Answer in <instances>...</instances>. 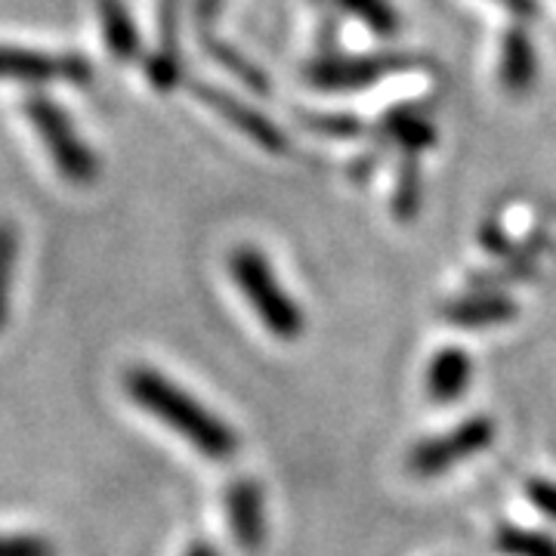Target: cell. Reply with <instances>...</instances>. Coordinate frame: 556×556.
<instances>
[{
  "instance_id": "obj_7",
  "label": "cell",
  "mask_w": 556,
  "mask_h": 556,
  "mask_svg": "<svg viewBox=\"0 0 556 556\" xmlns=\"http://www.w3.org/2000/svg\"><path fill=\"white\" fill-rule=\"evenodd\" d=\"M396 68H405V60H399V56H321L306 65L303 78L316 90L346 93V90L371 87L375 80L396 72Z\"/></svg>"
},
{
  "instance_id": "obj_2",
  "label": "cell",
  "mask_w": 556,
  "mask_h": 556,
  "mask_svg": "<svg viewBox=\"0 0 556 556\" xmlns=\"http://www.w3.org/2000/svg\"><path fill=\"white\" fill-rule=\"evenodd\" d=\"M229 276L273 338L285 340V343H294V340L303 338V331H306L303 306L281 288L273 263L260 248H254V244L232 248Z\"/></svg>"
},
{
  "instance_id": "obj_16",
  "label": "cell",
  "mask_w": 556,
  "mask_h": 556,
  "mask_svg": "<svg viewBox=\"0 0 556 556\" xmlns=\"http://www.w3.org/2000/svg\"><path fill=\"white\" fill-rule=\"evenodd\" d=\"M20 260V229L13 219H0V331L10 321V298H13V278Z\"/></svg>"
},
{
  "instance_id": "obj_17",
  "label": "cell",
  "mask_w": 556,
  "mask_h": 556,
  "mask_svg": "<svg viewBox=\"0 0 556 556\" xmlns=\"http://www.w3.org/2000/svg\"><path fill=\"white\" fill-rule=\"evenodd\" d=\"M495 547L504 556H556V538L538 529L504 526L495 538Z\"/></svg>"
},
{
  "instance_id": "obj_9",
  "label": "cell",
  "mask_w": 556,
  "mask_h": 556,
  "mask_svg": "<svg viewBox=\"0 0 556 556\" xmlns=\"http://www.w3.org/2000/svg\"><path fill=\"white\" fill-rule=\"evenodd\" d=\"M146 78L159 90H177L182 78V50H179V0H161L159 7V47L146 62Z\"/></svg>"
},
{
  "instance_id": "obj_3",
  "label": "cell",
  "mask_w": 556,
  "mask_h": 556,
  "mask_svg": "<svg viewBox=\"0 0 556 556\" xmlns=\"http://www.w3.org/2000/svg\"><path fill=\"white\" fill-rule=\"evenodd\" d=\"M22 112L35 127L40 146L47 149V155L62 179H68L72 186H90L100 177V155L87 146V139L80 137L75 121L60 102L43 97V93H31L22 100Z\"/></svg>"
},
{
  "instance_id": "obj_21",
  "label": "cell",
  "mask_w": 556,
  "mask_h": 556,
  "mask_svg": "<svg viewBox=\"0 0 556 556\" xmlns=\"http://www.w3.org/2000/svg\"><path fill=\"white\" fill-rule=\"evenodd\" d=\"M303 124H306L309 130L321 134V137L343 139L358 134V121L346 118V115H303Z\"/></svg>"
},
{
  "instance_id": "obj_14",
  "label": "cell",
  "mask_w": 556,
  "mask_h": 556,
  "mask_svg": "<svg viewBox=\"0 0 556 556\" xmlns=\"http://www.w3.org/2000/svg\"><path fill=\"white\" fill-rule=\"evenodd\" d=\"M383 134L390 139H396L405 152H424V149H430L437 142L433 124L424 115H417V112H408V109H393L383 118Z\"/></svg>"
},
{
  "instance_id": "obj_15",
  "label": "cell",
  "mask_w": 556,
  "mask_h": 556,
  "mask_svg": "<svg viewBox=\"0 0 556 556\" xmlns=\"http://www.w3.org/2000/svg\"><path fill=\"white\" fill-rule=\"evenodd\" d=\"M201 43H204V50H207V53H211L223 68H229L241 84H248V87H251V90H257V93H266V90H269V80H266V75H263L257 65L248 60L244 53H239L236 47L223 43V40L214 38L211 31H201Z\"/></svg>"
},
{
  "instance_id": "obj_23",
  "label": "cell",
  "mask_w": 556,
  "mask_h": 556,
  "mask_svg": "<svg viewBox=\"0 0 556 556\" xmlns=\"http://www.w3.org/2000/svg\"><path fill=\"white\" fill-rule=\"evenodd\" d=\"M223 7H226V0H192V16H195V25L201 31H211V25L217 22Z\"/></svg>"
},
{
  "instance_id": "obj_13",
  "label": "cell",
  "mask_w": 556,
  "mask_h": 556,
  "mask_svg": "<svg viewBox=\"0 0 556 556\" xmlns=\"http://www.w3.org/2000/svg\"><path fill=\"white\" fill-rule=\"evenodd\" d=\"M538 75V56L535 47L522 28L507 31L504 50H501V80L510 93H526Z\"/></svg>"
},
{
  "instance_id": "obj_4",
  "label": "cell",
  "mask_w": 556,
  "mask_h": 556,
  "mask_svg": "<svg viewBox=\"0 0 556 556\" xmlns=\"http://www.w3.org/2000/svg\"><path fill=\"white\" fill-rule=\"evenodd\" d=\"M495 439V424L489 417H470L452 427L448 433L424 439L408 452V473L420 479H433L455 470L457 464L485 452Z\"/></svg>"
},
{
  "instance_id": "obj_26",
  "label": "cell",
  "mask_w": 556,
  "mask_h": 556,
  "mask_svg": "<svg viewBox=\"0 0 556 556\" xmlns=\"http://www.w3.org/2000/svg\"><path fill=\"white\" fill-rule=\"evenodd\" d=\"M316 3H328V0H316Z\"/></svg>"
},
{
  "instance_id": "obj_25",
  "label": "cell",
  "mask_w": 556,
  "mask_h": 556,
  "mask_svg": "<svg viewBox=\"0 0 556 556\" xmlns=\"http://www.w3.org/2000/svg\"><path fill=\"white\" fill-rule=\"evenodd\" d=\"M507 3H510L517 13H522V16H529V13H532V7H535L532 0H507Z\"/></svg>"
},
{
  "instance_id": "obj_1",
  "label": "cell",
  "mask_w": 556,
  "mask_h": 556,
  "mask_svg": "<svg viewBox=\"0 0 556 556\" xmlns=\"http://www.w3.org/2000/svg\"><path fill=\"white\" fill-rule=\"evenodd\" d=\"M124 390L146 415L159 417L164 427H170L207 460L226 464L239 455L236 430L223 417L214 415L204 402L186 393L177 380H170L149 365H137L124 375Z\"/></svg>"
},
{
  "instance_id": "obj_5",
  "label": "cell",
  "mask_w": 556,
  "mask_h": 556,
  "mask_svg": "<svg viewBox=\"0 0 556 556\" xmlns=\"http://www.w3.org/2000/svg\"><path fill=\"white\" fill-rule=\"evenodd\" d=\"M0 80H20V84H90L93 65L80 53H47L35 47L0 43Z\"/></svg>"
},
{
  "instance_id": "obj_8",
  "label": "cell",
  "mask_w": 556,
  "mask_h": 556,
  "mask_svg": "<svg viewBox=\"0 0 556 556\" xmlns=\"http://www.w3.org/2000/svg\"><path fill=\"white\" fill-rule=\"evenodd\" d=\"M226 517L241 551H260L266 541V497L257 479L236 477L226 489Z\"/></svg>"
},
{
  "instance_id": "obj_19",
  "label": "cell",
  "mask_w": 556,
  "mask_h": 556,
  "mask_svg": "<svg viewBox=\"0 0 556 556\" xmlns=\"http://www.w3.org/2000/svg\"><path fill=\"white\" fill-rule=\"evenodd\" d=\"M417 204H420V174L415 170V164H405V170L399 174L393 207H396L399 217L408 219V217H415Z\"/></svg>"
},
{
  "instance_id": "obj_10",
  "label": "cell",
  "mask_w": 556,
  "mask_h": 556,
  "mask_svg": "<svg viewBox=\"0 0 556 556\" xmlns=\"http://www.w3.org/2000/svg\"><path fill=\"white\" fill-rule=\"evenodd\" d=\"M97 20L102 25V38H105L112 60L121 65L137 62L142 38H139V25L127 0H97Z\"/></svg>"
},
{
  "instance_id": "obj_18",
  "label": "cell",
  "mask_w": 556,
  "mask_h": 556,
  "mask_svg": "<svg viewBox=\"0 0 556 556\" xmlns=\"http://www.w3.org/2000/svg\"><path fill=\"white\" fill-rule=\"evenodd\" d=\"M338 3L380 38H393L399 31V13L390 0H338Z\"/></svg>"
},
{
  "instance_id": "obj_12",
  "label": "cell",
  "mask_w": 556,
  "mask_h": 556,
  "mask_svg": "<svg viewBox=\"0 0 556 556\" xmlns=\"http://www.w3.org/2000/svg\"><path fill=\"white\" fill-rule=\"evenodd\" d=\"M442 316L460 328H485V325H504L517 316V303L504 294H473L448 303Z\"/></svg>"
},
{
  "instance_id": "obj_11",
  "label": "cell",
  "mask_w": 556,
  "mask_h": 556,
  "mask_svg": "<svg viewBox=\"0 0 556 556\" xmlns=\"http://www.w3.org/2000/svg\"><path fill=\"white\" fill-rule=\"evenodd\" d=\"M473 380V358L460 346H442L427 368V396L433 402H455Z\"/></svg>"
},
{
  "instance_id": "obj_24",
  "label": "cell",
  "mask_w": 556,
  "mask_h": 556,
  "mask_svg": "<svg viewBox=\"0 0 556 556\" xmlns=\"http://www.w3.org/2000/svg\"><path fill=\"white\" fill-rule=\"evenodd\" d=\"M182 556H219V554L214 544H207V541H195V544H192V547H189Z\"/></svg>"
},
{
  "instance_id": "obj_22",
  "label": "cell",
  "mask_w": 556,
  "mask_h": 556,
  "mask_svg": "<svg viewBox=\"0 0 556 556\" xmlns=\"http://www.w3.org/2000/svg\"><path fill=\"white\" fill-rule=\"evenodd\" d=\"M526 492H529L538 510L556 522V482H551V479H529Z\"/></svg>"
},
{
  "instance_id": "obj_6",
  "label": "cell",
  "mask_w": 556,
  "mask_h": 556,
  "mask_svg": "<svg viewBox=\"0 0 556 556\" xmlns=\"http://www.w3.org/2000/svg\"><path fill=\"white\" fill-rule=\"evenodd\" d=\"M192 90H195L199 100H204L214 112H217L219 118H226L239 134H244L251 142H257L263 152H276V155H281V152L291 149L288 134L278 127L276 121H269L263 112H257L254 105L241 102L239 97L226 93L223 87H214V84H207V80H195Z\"/></svg>"
},
{
  "instance_id": "obj_20",
  "label": "cell",
  "mask_w": 556,
  "mask_h": 556,
  "mask_svg": "<svg viewBox=\"0 0 556 556\" xmlns=\"http://www.w3.org/2000/svg\"><path fill=\"white\" fill-rule=\"evenodd\" d=\"M0 556H56V551L40 535H0Z\"/></svg>"
}]
</instances>
